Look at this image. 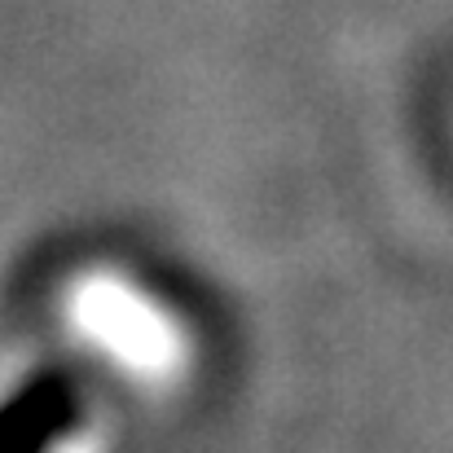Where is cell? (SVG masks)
<instances>
[{
    "label": "cell",
    "instance_id": "cell-1",
    "mask_svg": "<svg viewBox=\"0 0 453 453\" xmlns=\"http://www.w3.org/2000/svg\"><path fill=\"white\" fill-rule=\"evenodd\" d=\"M71 326L133 374H167L176 365L172 321L119 278H84L71 291Z\"/></svg>",
    "mask_w": 453,
    "mask_h": 453
}]
</instances>
